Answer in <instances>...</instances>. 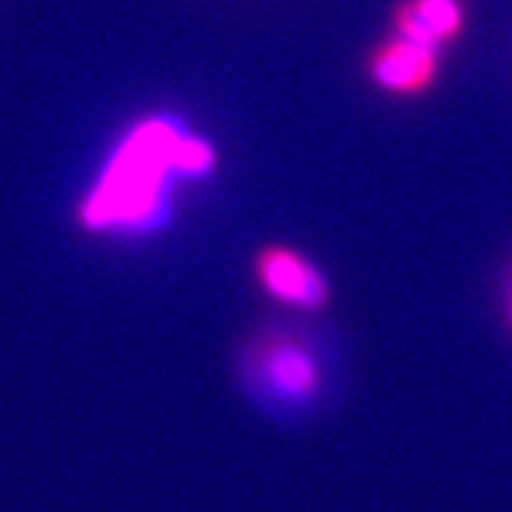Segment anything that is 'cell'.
<instances>
[{
    "mask_svg": "<svg viewBox=\"0 0 512 512\" xmlns=\"http://www.w3.org/2000/svg\"><path fill=\"white\" fill-rule=\"evenodd\" d=\"M214 146L180 126L151 114L120 137L100 174L77 205V222L86 234H140L163 220L177 180L211 174Z\"/></svg>",
    "mask_w": 512,
    "mask_h": 512,
    "instance_id": "1",
    "label": "cell"
},
{
    "mask_svg": "<svg viewBox=\"0 0 512 512\" xmlns=\"http://www.w3.org/2000/svg\"><path fill=\"white\" fill-rule=\"evenodd\" d=\"M242 376L262 402L305 410L322 393V367L311 345L293 333H259L245 348Z\"/></svg>",
    "mask_w": 512,
    "mask_h": 512,
    "instance_id": "2",
    "label": "cell"
},
{
    "mask_svg": "<svg viewBox=\"0 0 512 512\" xmlns=\"http://www.w3.org/2000/svg\"><path fill=\"white\" fill-rule=\"evenodd\" d=\"M254 274L259 288L282 305L299 311H322L328 305V279L288 245H265L254 259Z\"/></svg>",
    "mask_w": 512,
    "mask_h": 512,
    "instance_id": "3",
    "label": "cell"
},
{
    "mask_svg": "<svg viewBox=\"0 0 512 512\" xmlns=\"http://www.w3.org/2000/svg\"><path fill=\"white\" fill-rule=\"evenodd\" d=\"M439 69L436 49L416 43L410 37H390L376 49L370 60V74L384 92L393 94H419L424 92Z\"/></svg>",
    "mask_w": 512,
    "mask_h": 512,
    "instance_id": "4",
    "label": "cell"
},
{
    "mask_svg": "<svg viewBox=\"0 0 512 512\" xmlns=\"http://www.w3.org/2000/svg\"><path fill=\"white\" fill-rule=\"evenodd\" d=\"M464 29L461 0H404L396 9V35L424 46H439Z\"/></svg>",
    "mask_w": 512,
    "mask_h": 512,
    "instance_id": "5",
    "label": "cell"
}]
</instances>
